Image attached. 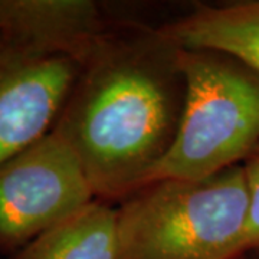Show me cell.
Instances as JSON below:
<instances>
[{
  "label": "cell",
  "instance_id": "1",
  "mask_svg": "<svg viewBox=\"0 0 259 259\" xmlns=\"http://www.w3.org/2000/svg\"><path fill=\"white\" fill-rule=\"evenodd\" d=\"M186 101L179 45L160 28L115 26L94 47L51 131L102 202L146 186L176 141Z\"/></svg>",
  "mask_w": 259,
  "mask_h": 259
},
{
  "label": "cell",
  "instance_id": "2",
  "mask_svg": "<svg viewBox=\"0 0 259 259\" xmlns=\"http://www.w3.org/2000/svg\"><path fill=\"white\" fill-rule=\"evenodd\" d=\"M248 216L242 164L202 179H158L117 209L121 259H239Z\"/></svg>",
  "mask_w": 259,
  "mask_h": 259
},
{
  "label": "cell",
  "instance_id": "3",
  "mask_svg": "<svg viewBox=\"0 0 259 259\" xmlns=\"http://www.w3.org/2000/svg\"><path fill=\"white\" fill-rule=\"evenodd\" d=\"M179 62L186 78L183 117L150 182L212 176L243 164L259 147L258 72L209 48L179 47Z\"/></svg>",
  "mask_w": 259,
  "mask_h": 259
},
{
  "label": "cell",
  "instance_id": "4",
  "mask_svg": "<svg viewBox=\"0 0 259 259\" xmlns=\"http://www.w3.org/2000/svg\"><path fill=\"white\" fill-rule=\"evenodd\" d=\"M97 197L54 131L0 163V252L13 255Z\"/></svg>",
  "mask_w": 259,
  "mask_h": 259
},
{
  "label": "cell",
  "instance_id": "5",
  "mask_svg": "<svg viewBox=\"0 0 259 259\" xmlns=\"http://www.w3.org/2000/svg\"><path fill=\"white\" fill-rule=\"evenodd\" d=\"M90 54L0 28V163L52 130Z\"/></svg>",
  "mask_w": 259,
  "mask_h": 259
},
{
  "label": "cell",
  "instance_id": "6",
  "mask_svg": "<svg viewBox=\"0 0 259 259\" xmlns=\"http://www.w3.org/2000/svg\"><path fill=\"white\" fill-rule=\"evenodd\" d=\"M161 29L179 47L222 51L259 74V0L197 5Z\"/></svg>",
  "mask_w": 259,
  "mask_h": 259
},
{
  "label": "cell",
  "instance_id": "7",
  "mask_svg": "<svg viewBox=\"0 0 259 259\" xmlns=\"http://www.w3.org/2000/svg\"><path fill=\"white\" fill-rule=\"evenodd\" d=\"M10 259H121L117 209L95 199Z\"/></svg>",
  "mask_w": 259,
  "mask_h": 259
},
{
  "label": "cell",
  "instance_id": "8",
  "mask_svg": "<svg viewBox=\"0 0 259 259\" xmlns=\"http://www.w3.org/2000/svg\"><path fill=\"white\" fill-rule=\"evenodd\" d=\"M249 193V216L245 241V255H259V147L243 161Z\"/></svg>",
  "mask_w": 259,
  "mask_h": 259
},
{
  "label": "cell",
  "instance_id": "9",
  "mask_svg": "<svg viewBox=\"0 0 259 259\" xmlns=\"http://www.w3.org/2000/svg\"><path fill=\"white\" fill-rule=\"evenodd\" d=\"M253 259H259V255H256V256H255V258Z\"/></svg>",
  "mask_w": 259,
  "mask_h": 259
}]
</instances>
